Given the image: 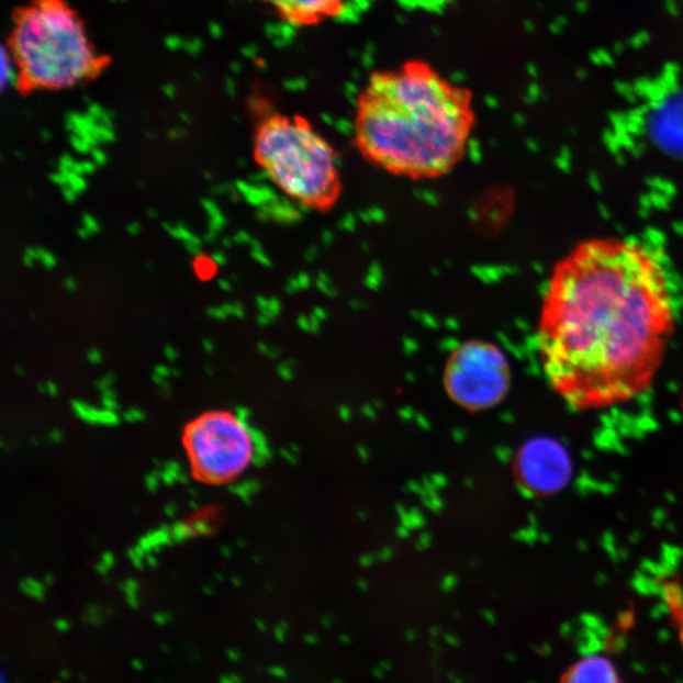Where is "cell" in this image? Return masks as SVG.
<instances>
[{"label": "cell", "mask_w": 683, "mask_h": 683, "mask_svg": "<svg viewBox=\"0 0 683 683\" xmlns=\"http://www.w3.org/2000/svg\"><path fill=\"white\" fill-rule=\"evenodd\" d=\"M8 52L22 91L78 87L111 63L68 0H29L16 10Z\"/></svg>", "instance_id": "obj_3"}, {"label": "cell", "mask_w": 683, "mask_h": 683, "mask_svg": "<svg viewBox=\"0 0 683 683\" xmlns=\"http://www.w3.org/2000/svg\"><path fill=\"white\" fill-rule=\"evenodd\" d=\"M674 328L662 266L620 238L580 244L558 262L537 329L541 368L573 410L602 411L652 387Z\"/></svg>", "instance_id": "obj_1"}, {"label": "cell", "mask_w": 683, "mask_h": 683, "mask_svg": "<svg viewBox=\"0 0 683 683\" xmlns=\"http://www.w3.org/2000/svg\"><path fill=\"white\" fill-rule=\"evenodd\" d=\"M65 287L70 291L77 290V282L74 279H68L65 281Z\"/></svg>", "instance_id": "obj_16"}, {"label": "cell", "mask_w": 683, "mask_h": 683, "mask_svg": "<svg viewBox=\"0 0 683 683\" xmlns=\"http://www.w3.org/2000/svg\"><path fill=\"white\" fill-rule=\"evenodd\" d=\"M131 665H132V669H135L136 671H144L145 669V664L141 660H133L131 662Z\"/></svg>", "instance_id": "obj_14"}, {"label": "cell", "mask_w": 683, "mask_h": 683, "mask_svg": "<svg viewBox=\"0 0 683 683\" xmlns=\"http://www.w3.org/2000/svg\"><path fill=\"white\" fill-rule=\"evenodd\" d=\"M181 445L193 478L205 485H228L255 462L257 444L243 416L223 410L194 416L182 429Z\"/></svg>", "instance_id": "obj_5"}, {"label": "cell", "mask_w": 683, "mask_h": 683, "mask_svg": "<svg viewBox=\"0 0 683 683\" xmlns=\"http://www.w3.org/2000/svg\"><path fill=\"white\" fill-rule=\"evenodd\" d=\"M221 683H243V679L236 673L224 674V676L221 678Z\"/></svg>", "instance_id": "obj_12"}, {"label": "cell", "mask_w": 683, "mask_h": 683, "mask_svg": "<svg viewBox=\"0 0 683 683\" xmlns=\"http://www.w3.org/2000/svg\"><path fill=\"white\" fill-rule=\"evenodd\" d=\"M56 627L58 630H61V631L69 630V624H66L65 622H57Z\"/></svg>", "instance_id": "obj_17"}, {"label": "cell", "mask_w": 683, "mask_h": 683, "mask_svg": "<svg viewBox=\"0 0 683 683\" xmlns=\"http://www.w3.org/2000/svg\"><path fill=\"white\" fill-rule=\"evenodd\" d=\"M227 656H228L229 660L233 661V662H238L239 658H240L239 652L236 651V649H233V648L228 649Z\"/></svg>", "instance_id": "obj_13"}, {"label": "cell", "mask_w": 683, "mask_h": 683, "mask_svg": "<svg viewBox=\"0 0 683 683\" xmlns=\"http://www.w3.org/2000/svg\"><path fill=\"white\" fill-rule=\"evenodd\" d=\"M58 676H60L63 680H70L71 678V673L69 670H61L60 673H58Z\"/></svg>", "instance_id": "obj_18"}, {"label": "cell", "mask_w": 683, "mask_h": 683, "mask_svg": "<svg viewBox=\"0 0 683 683\" xmlns=\"http://www.w3.org/2000/svg\"><path fill=\"white\" fill-rule=\"evenodd\" d=\"M664 598L668 602L674 627L679 630V637L683 651V591L676 582H670L664 587Z\"/></svg>", "instance_id": "obj_10"}, {"label": "cell", "mask_w": 683, "mask_h": 683, "mask_svg": "<svg viewBox=\"0 0 683 683\" xmlns=\"http://www.w3.org/2000/svg\"><path fill=\"white\" fill-rule=\"evenodd\" d=\"M515 474L523 488L538 496L560 493L572 477L568 449L552 438H535L515 458Z\"/></svg>", "instance_id": "obj_7"}, {"label": "cell", "mask_w": 683, "mask_h": 683, "mask_svg": "<svg viewBox=\"0 0 683 683\" xmlns=\"http://www.w3.org/2000/svg\"><path fill=\"white\" fill-rule=\"evenodd\" d=\"M255 157L266 177L306 210L327 213L339 202L338 154L305 116H266L256 132Z\"/></svg>", "instance_id": "obj_4"}, {"label": "cell", "mask_w": 683, "mask_h": 683, "mask_svg": "<svg viewBox=\"0 0 683 683\" xmlns=\"http://www.w3.org/2000/svg\"><path fill=\"white\" fill-rule=\"evenodd\" d=\"M511 380V366L504 352L485 340H469L458 346L446 365L448 395L469 410H486L502 402Z\"/></svg>", "instance_id": "obj_6"}, {"label": "cell", "mask_w": 683, "mask_h": 683, "mask_svg": "<svg viewBox=\"0 0 683 683\" xmlns=\"http://www.w3.org/2000/svg\"><path fill=\"white\" fill-rule=\"evenodd\" d=\"M558 683H620V679L611 660L595 654L570 665Z\"/></svg>", "instance_id": "obj_9"}, {"label": "cell", "mask_w": 683, "mask_h": 683, "mask_svg": "<svg viewBox=\"0 0 683 683\" xmlns=\"http://www.w3.org/2000/svg\"><path fill=\"white\" fill-rule=\"evenodd\" d=\"M139 229L141 228H139L137 223H133L132 226L128 227V231L131 232V235H137Z\"/></svg>", "instance_id": "obj_19"}, {"label": "cell", "mask_w": 683, "mask_h": 683, "mask_svg": "<svg viewBox=\"0 0 683 683\" xmlns=\"http://www.w3.org/2000/svg\"><path fill=\"white\" fill-rule=\"evenodd\" d=\"M472 91L419 58L373 71L358 94L354 143L394 177H446L468 154L477 127Z\"/></svg>", "instance_id": "obj_2"}, {"label": "cell", "mask_w": 683, "mask_h": 683, "mask_svg": "<svg viewBox=\"0 0 683 683\" xmlns=\"http://www.w3.org/2000/svg\"><path fill=\"white\" fill-rule=\"evenodd\" d=\"M282 20L295 27H315L338 19L346 10V0H261Z\"/></svg>", "instance_id": "obj_8"}, {"label": "cell", "mask_w": 683, "mask_h": 683, "mask_svg": "<svg viewBox=\"0 0 683 683\" xmlns=\"http://www.w3.org/2000/svg\"><path fill=\"white\" fill-rule=\"evenodd\" d=\"M213 262L215 265H224V264H226V257H224L222 254H216L213 257Z\"/></svg>", "instance_id": "obj_15"}, {"label": "cell", "mask_w": 683, "mask_h": 683, "mask_svg": "<svg viewBox=\"0 0 683 683\" xmlns=\"http://www.w3.org/2000/svg\"><path fill=\"white\" fill-rule=\"evenodd\" d=\"M220 285L222 289H226V290L231 289V285H228L227 281H220Z\"/></svg>", "instance_id": "obj_20"}, {"label": "cell", "mask_w": 683, "mask_h": 683, "mask_svg": "<svg viewBox=\"0 0 683 683\" xmlns=\"http://www.w3.org/2000/svg\"><path fill=\"white\" fill-rule=\"evenodd\" d=\"M411 10L430 11L436 12L445 8L451 0H398Z\"/></svg>", "instance_id": "obj_11"}]
</instances>
